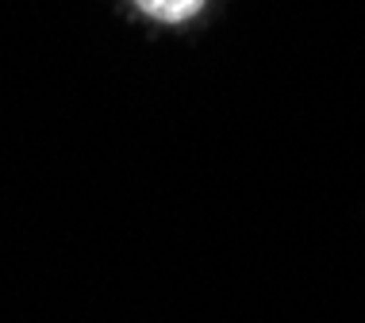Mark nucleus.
I'll return each mask as SVG.
<instances>
[{
    "label": "nucleus",
    "mask_w": 365,
    "mask_h": 323,
    "mask_svg": "<svg viewBox=\"0 0 365 323\" xmlns=\"http://www.w3.org/2000/svg\"><path fill=\"white\" fill-rule=\"evenodd\" d=\"M139 12H146L158 24H189L204 8V0H135Z\"/></svg>",
    "instance_id": "1"
}]
</instances>
